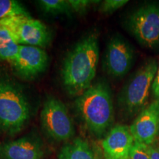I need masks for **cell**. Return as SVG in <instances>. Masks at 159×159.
I'll return each mask as SVG.
<instances>
[{"instance_id": "5b68a950", "label": "cell", "mask_w": 159, "mask_h": 159, "mask_svg": "<svg viewBox=\"0 0 159 159\" xmlns=\"http://www.w3.org/2000/svg\"><path fill=\"white\" fill-rule=\"evenodd\" d=\"M125 28L141 45L159 47V3L144 4L132 11L125 21Z\"/></svg>"}, {"instance_id": "2e32d148", "label": "cell", "mask_w": 159, "mask_h": 159, "mask_svg": "<svg viewBox=\"0 0 159 159\" xmlns=\"http://www.w3.org/2000/svg\"><path fill=\"white\" fill-rule=\"evenodd\" d=\"M17 16H30V13L19 2L0 0V20Z\"/></svg>"}, {"instance_id": "ffe728a7", "label": "cell", "mask_w": 159, "mask_h": 159, "mask_svg": "<svg viewBox=\"0 0 159 159\" xmlns=\"http://www.w3.org/2000/svg\"><path fill=\"white\" fill-rule=\"evenodd\" d=\"M150 159H159V137L148 146Z\"/></svg>"}, {"instance_id": "5bb4252c", "label": "cell", "mask_w": 159, "mask_h": 159, "mask_svg": "<svg viewBox=\"0 0 159 159\" xmlns=\"http://www.w3.org/2000/svg\"><path fill=\"white\" fill-rule=\"evenodd\" d=\"M15 35L5 19L0 20V61H10L19 49Z\"/></svg>"}, {"instance_id": "9a60e30c", "label": "cell", "mask_w": 159, "mask_h": 159, "mask_svg": "<svg viewBox=\"0 0 159 159\" xmlns=\"http://www.w3.org/2000/svg\"><path fill=\"white\" fill-rule=\"evenodd\" d=\"M40 9L45 13L51 15H70L71 10L68 0H40L37 1Z\"/></svg>"}, {"instance_id": "ac0fdd59", "label": "cell", "mask_w": 159, "mask_h": 159, "mask_svg": "<svg viewBox=\"0 0 159 159\" xmlns=\"http://www.w3.org/2000/svg\"><path fill=\"white\" fill-rule=\"evenodd\" d=\"M128 159H150L148 145L134 142Z\"/></svg>"}, {"instance_id": "3957f363", "label": "cell", "mask_w": 159, "mask_h": 159, "mask_svg": "<svg viewBox=\"0 0 159 159\" xmlns=\"http://www.w3.org/2000/svg\"><path fill=\"white\" fill-rule=\"evenodd\" d=\"M158 68L156 60L148 61L125 83L117 99L123 116L130 118L138 115L148 105Z\"/></svg>"}, {"instance_id": "277c9868", "label": "cell", "mask_w": 159, "mask_h": 159, "mask_svg": "<svg viewBox=\"0 0 159 159\" xmlns=\"http://www.w3.org/2000/svg\"><path fill=\"white\" fill-rule=\"evenodd\" d=\"M30 117V105L13 81L0 80V130L10 135L22 130Z\"/></svg>"}, {"instance_id": "ba28073f", "label": "cell", "mask_w": 159, "mask_h": 159, "mask_svg": "<svg viewBox=\"0 0 159 159\" xmlns=\"http://www.w3.org/2000/svg\"><path fill=\"white\" fill-rule=\"evenodd\" d=\"M134 51L130 43L120 35H115L105 49L102 65L108 75L115 78L128 74L134 63Z\"/></svg>"}, {"instance_id": "7a4b0ae2", "label": "cell", "mask_w": 159, "mask_h": 159, "mask_svg": "<svg viewBox=\"0 0 159 159\" xmlns=\"http://www.w3.org/2000/svg\"><path fill=\"white\" fill-rule=\"evenodd\" d=\"M75 107L86 128L100 138L114 122V108L112 94L108 83L97 81L77 97Z\"/></svg>"}, {"instance_id": "30bf717a", "label": "cell", "mask_w": 159, "mask_h": 159, "mask_svg": "<svg viewBox=\"0 0 159 159\" xmlns=\"http://www.w3.org/2000/svg\"><path fill=\"white\" fill-rule=\"evenodd\" d=\"M130 130L134 142L148 146L158 138L159 100L154 99L137 115Z\"/></svg>"}, {"instance_id": "8fae6325", "label": "cell", "mask_w": 159, "mask_h": 159, "mask_svg": "<svg viewBox=\"0 0 159 159\" xmlns=\"http://www.w3.org/2000/svg\"><path fill=\"white\" fill-rule=\"evenodd\" d=\"M134 139L130 127L116 125L110 129L102 141L105 159H128Z\"/></svg>"}, {"instance_id": "6da1fadb", "label": "cell", "mask_w": 159, "mask_h": 159, "mask_svg": "<svg viewBox=\"0 0 159 159\" xmlns=\"http://www.w3.org/2000/svg\"><path fill=\"white\" fill-rule=\"evenodd\" d=\"M99 54L98 37L91 33L76 43L65 57L61 76L63 86L71 96L78 97L93 84Z\"/></svg>"}, {"instance_id": "52a82bcc", "label": "cell", "mask_w": 159, "mask_h": 159, "mask_svg": "<svg viewBox=\"0 0 159 159\" xmlns=\"http://www.w3.org/2000/svg\"><path fill=\"white\" fill-rule=\"evenodd\" d=\"M19 45L45 48L50 43L52 33L47 25L30 16L5 19Z\"/></svg>"}, {"instance_id": "4fadbf2b", "label": "cell", "mask_w": 159, "mask_h": 159, "mask_svg": "<svg viewBox=\"0 0 159 159\" xmlns=\"http://www.w3.org/2000/svg\"><path fill=\"white\" fill-rule=\"evenodd\" d=\"M58 159H97L88 142L81 138L65 144L57 155Z\"/></svg>"}, {"instance_id": "d6986e66", "label": "cell", "mask_w": 159, "mask_h": 159, "mask_svg": "<svg viewBox=\"0 0 159 159\" xmlns=\"http://www.w3.org/2000/svg\"><path fill=\"white\" fill-rule=\"evenodd\" d=\"M97 1H89V0H68V3L72 12L77 13H83L88 9L90 8L91 5Z\"/></svg>"}, {"instance_id": "7c38bea8", "label": "cell", "mask_w": 159, "mask_h": 159, "mask_svg": "<svg viewBox=\"0 0 159 159\" xmlns=\"http://www.w3.org/2000/svg\"><path fill=\"white\" fill-rule=\"evenodd\" d=\"M42 146L39 141L23 137L0 144V159H41Z\"/></svg>"}, {"instance_id": "8992f818", "label": "cell", "mask_w": 159, "mask_h": 159, "mask_svg": "<svg viewBox=\"0 0 159 159\" xmlns=\"http://www.w3.org/2000/svg\"><path fill=\"white\" fill-rule=\"evenodd\" d=\"M41 123L46 134L57 142L67 141L74 136V124L66 107L54 97H49L43 103Z\"/></svg>"}, {"instance_id": "e0dca14e", "label": "cell", "mask_w": 159, "mask_h": 159, "mask_svg": "<svg viewBox=\"0 0 159 159\" xmlns=\"http://www.w3.org/2000/svg\"><path fill=\"white\" fill-rule=\"evenodd\" d=\"M128 2V0H105L101 3L99 11L105 14H111L120 9Z\"/></svg>"}, {"instance_id": "44dd1931", "label": "cell", "mask_w": 159, "mask_h": 159, "mask_svg": "<svg viewBox=\"0 0 159 159\" xmlns=\"http://www.w3.org/2000/svg\"><path fill=\"white\" fill-rule=\"evenodd\" d=\"M152 95H153L154 99L159 100V65L156 77L154 79L153 84H152Z\"/></svg>"}, {"instance_id": "9c48e42d", "label": "cell", "mask_w": 159, "mask_h": 159, "mask_svg": "<svg viewBox=\"0 0 159 159\" xmlns=\"http://www.w3.org/2000/svg\"><path fill=\"white\" fill-rule=\"evenodd\" d=\"M16 75L30 80L35 79L47 68L48 55L43 49L32 46L19 45L17 53L9 61Z\"/></svg>"}]
</instances>
